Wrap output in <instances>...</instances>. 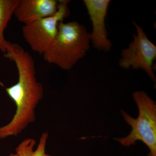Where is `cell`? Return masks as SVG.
<instances>
[{
    "instance_id": "7",
    "label": "cell",
    "mask_w": 156,
    "mask_h": 156,
    "mask_svg": "<svg viewBox=\"0 0 156 156\" xmlns=\"http://www.w3.org/2000/svg\"><path fill=\"white\" fill-rule=\"evenodd\" d=\"M56 0H20L14 15L24 24L54 15L58 10Z\"/></svg>"
},
{
    "instance_id": "5",
    "label": "cell",
    "mask_w": 156,
    "mask_h": 156,
    "mask_svg": "<svg viewBox=\"0 0 156 156\" xmlns=\"http://www.w3.org/2000/svg\"><path fill=\"white\" fill-rule=\"evenodd\" d=\"M133 23L136 34L133 35V40L128 48L122 51L120 66L125 69L131 67L134 69H141L155 82L152 65L156 57V46L148 38L141 27L134 21Z\"/></svg>"
},
{
    "instance_id": "6",
    "label": "cell",
    "mask_w": 156,
    "mask_h": 156,
    "mask_svg": "<svg viewBox=\"0 0 156 156\" xmlns=\"http://www.w3.org/2000/svg\"><path fill=\"white\" fill-rule=\"evenodd\" d=\"M83 2L92 23L90 37L94 48L105 52L109 51L112 45L108 39L105 19L110 1L84 0Z\"/></svg>"
},
{
    "instance_id": "2",
    "label": "cell",
    "mask_w": 156,
    "mask_h": 156,
    "mask_svg": "<svg viewBox=\"0 0 156 156\" xmlns=\"http://www.w3.org/2000/svg\"><path fill=\"white\" fill-rule=\"evenodd\" d=\"M90 41V33L85 26L75 21H62L54 41L43 55L44 59L62 69H71L86 55Z\"/></svg>"
},
{
    "instance_id": "3",
    "label": "cell",
    "mask_w": 156,
    "mask_h": 156,
    "mask_svg": "<svg viewBox=\"0 0 156 156\" xmlns=\"http://www.w3.org/2000/svg\"><path fill=\"white\" fill-rule=\"evenodd\" d=\"M133 98L139 110V115L135 119L121 110L124 120L131 126L129 135L122 138H115L122 145H135L140 140L147 146L150 152L149 156H156V104L144 91L134 92Z\"/></svg>"
},
{
    "instance_id": "1",
    "label": "cell",
    "mask_w": 156,
    "mask_h": 156,
    "mask_svg": "<svg viewBox=\"0 0 156 156\" xmlns=\"http://www.w3.org/2000/svg\"><path fill=\"white\" fill-rule=\"evenodd\" d=\"M4 57L14 62L18 80L17 83L6 88L16 105V111L11 122L0 127V139L19 135L35 121L36 108L44 94L43 86L36 77L34 58L27 51L18 44L9 42Z\"/></svg>"
},
{
    "instance_id": "9",
    "label": "cell",
    "mask_w": 156,
    "mask_h": 156,
    "mask_svg": "<svg viewBox=\"0 0 156 156\" xmlns=\"http://www.w3.org/2000/svg\"><path fill=\"white\" fill-rule=\"evenodd\" d=\"M48 137V132H44L40 138L36 150L34 147L36 141L34 138H28L23 140L16 147V154L18 156H52L45 152Z\"/></svg>"
},
{
    "instance_id": "8",
    "label": "cell",
    "mask_w": 156,
    "mask_h": 156,
    "mask_svg": "<svg viewBox=\"0 0 156 156\" xmlns=\"http://www.w3.org/2000/svg\"><path fill=\"white\" fill-rule=\"evenodd\" d=\"M20 0H0V50L5 53L8 41L4 33L8 23L14 14Z\"/></svg>"
},
{
    "instance_id": "10",
    "label": "cell",
    "mask_w": 156,
    "mask_h": 156,
    "mask_svg": "<svg viewBox=\"0 0 156 156\" xmlns=\"http://www.w3.org/2000/svg\"><path fill=\"white\" fill-rule=\"evenodd\" d=\"M9 156H18L16 154H14L12 153V154H10V155H9Z\"/></svg>"
},
{
    "instance_id": "4",
    "label": "cell",
    "mask_w": 156,
    "mask_h": 156,
    "mask_svg": "<svg viewBox=\"0 0 156 156\" xmlns=\"http://www.w3.org/2000/svg\"><path fill=\"white\" fill-rule=\"evenodd\" d=\"M58 10L54 15L24 24L23 38L34 52L43 55L50 48L57 35L58 23L70 14L69 1H58Z\"/></svg>"
}]
</instances>
